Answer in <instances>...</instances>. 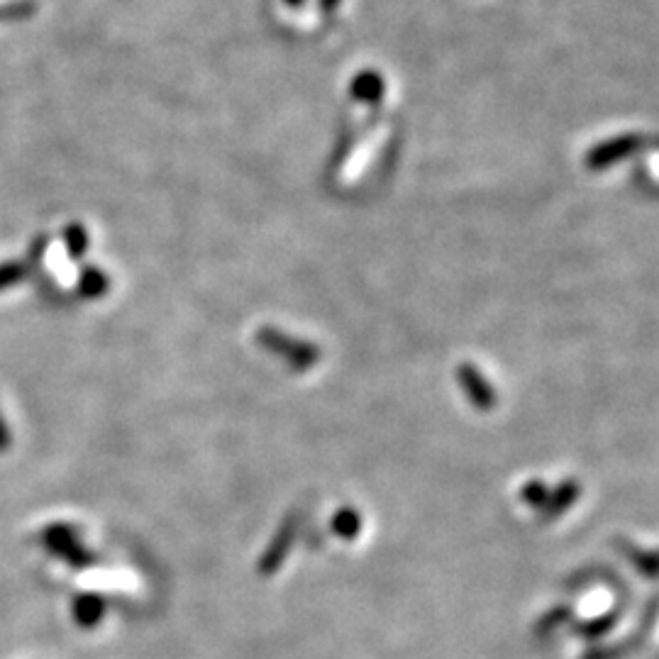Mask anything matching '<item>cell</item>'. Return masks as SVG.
Here are the masks:
<instances>
[{
    "instance_id": "8992f818",
    "label": "cell",
    "mask_w": 659,
    "mask_h": 659,
    "mask_svg": "<svg viewBox=\"0 0 659 659\" xmlns=\"http://www.w3.org/2000/svg\"><path fill=\"white\" fill-rule=\"evenodd\" d=\"M27 262H3L0 264V291L13 289L27 276Z\"/></svg>"
},
{
    "instance_id": "9c48e42d",
    "label": "cell",
    "mask_w": 659,
    "mask_h": 659,
    "mask_svg": "<svg viewBox=\"0 0 659 659\" xmlns=\"http://www.w3.org/2000/svg\"><path fill=\"white\" fill-rule=\"evenodd\" d=\"M335 3H340V0H320V5H323V8H328V10H330Z\"/></svg>"
},
{
    "instance_id": "277c9868",
    "label": "cell",
    "mask_w": 659,
    "mask_h": 659,
    "mask_svg": "<svg viewBox=\"0 0 659 659\" xmlns=\"http://www.w3.org/2000/svg\"><path fill=\"white\" fill-rule=\"evenodd\" d=\"M108 291V279L101 269L86 267L79 276V293L83 298H98Z\"/></svg>"
},
{
    "instance_id": "52a82bcc",
    "label": "cell",
    "mask_w": 659,
    "mask_h": 659,
    "mask_svg": "<svg viewBox=\"0 0 659 659\" xmlns=\"http://www.w3.org/2000/svg\"><path fill=\"white\" fill-rule=\"evenodd\" d=\"M47 242H49V237H47V235H40L35 242H32V249H30V262H32V259H35V262H40L42 254L47 252ZM30 262H27V264H30Z\"/></svg>"
},
{
    "instance_id": "3957f363",
    "label": "cell",
    "mask_w": 659,
    "mask_h": 659,
    "mask_svg": "<svg viewBox=\"0 0 659 659\" xmlns=\"http://www.w3.org/2000/svg\"><path fill=\"white\" fill-rule=\"evenodd\" d=\"M352 93L359 101H376V98L384 93V81H381V76L374 74V71H364V74H359L357 79H354Z\"/></svg>"
},
{
    "instance_id": "30bf717a",
    "label": "cell",
    "mask_w": 659,
    "mask_h": 659,
    "mask_svg": "<svg viewBox=\"0 0 659 659\" xmlns=\"http://www.w3.org/2000/svg\"><path fill=\"white\" fill-rule=\"evenodd\" d=\"M284 3H289V5H301L303 0H284Z\"/></svg>"
},
{
    "instance_id": "5b68a950",
    "label": "cell",
    "mask_w": 659,
    "mask_h": 659,
    "mask_svg": "<svg viewBox=\"0 0 659 659\" xmlns=\"http://www.w3.org/2000/svg\"><path fill=\"white\" fill-rule=\"evenodd\" d=\"M64 245H66V254L71 259H81L88 249V235L83 230L81 223H69L64 230Z\"/></svg>"
},
{
    "instance_id": "ba28073f",
    "label": "cell",
    "mask_w": 659,
    "mask_h": 659,
    "mask_svg": "<svg viewBox=\"0 0 659 659\" xmlns=\"http://www.w3.org/2000/svg\"><path fill=\"white\" fill-rule=\"evenodd\" d=\"M10 430H8V425H5V418H3V413H0V452H5L10 447Z\"/></svg>"
},
{
    "instance_id": "7a4b0ae2",
    "label": "cell",
    "mask_w": 659,
    "mask_h": 659,
    "mask_svg": "<svg viewBox=\"0 0 659 659\" xmlns=\"http://www.w3.org/2000/svg\"><path fill=\"white\" fill-rule=\"evenodd\" d=\"M103 616V598L98 594H83L76 598L74 603V618L79 620L83 628H91L96 625Z\"/></svg>"
},
{
    "instance_id": "6da1fadb",
    "label": "cell",
    "mask_w": 659,
    "mask_h": 659,
    "mask_svg": "<svg viewBox=\"0 0 659 659\" xmlns=\"http://www.w3.org/2000/svg\"><path fill=\"white\" fill-rule=\"evenodd\" d=\"M42 545L52 552L54 557L74 564V567H86L91 564V555L83 550L79 542V530L64 523H52L42 530Z\"/></svg>"
}]
</instances>
